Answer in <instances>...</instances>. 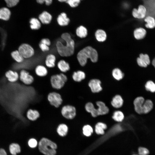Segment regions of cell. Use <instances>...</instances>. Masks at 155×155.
<instances>
[{
	"mask_svg": "<svg viewBox=\"0 0 155 155\" xmlns=\"http://www.w3.org/2000/svg\"><path fill=\"white\" fill-rule=\"evenodd\" d=\"M152 64L155 68V58L153 60L152 62Z\"/></svg>",
	"mask_w": 155,
	"mask_h": 155,
	"instance_id": "cell-49",
	"label": "cell"
},
{
	"mask_svg": "<svg viewBox=\"0 0 155 155\" xmlns=\"http://www.w3.org/2000/svg\"><path fill=\"white\" fill-rule=\"evenodd\" d=\"M67 80V76L63 73L53 75L50 80L51 86L56 90H60L63 88Z\"/></svg>",
	"mask_w": 155,
	"mask_h": 155,
	"instance_id": "cell-4",
	"label": "cell"
},
{
	"mask_svg": "<svg viewBox=\"0 0 155 155\" xmlns=\"http://www.w3.org/2000/svg\"><path fill=\"white\" fill-rule=\"evenodd\" d=\"M139 155H148L149 153V150L146 148L140 147L138 148Z\"/></svg>",
	"mask_w": 155,
	"mask_h": 155,
	"instance_id": "cell-42",
	"label": "cell"
},
{
	"mask_svg": "<svg viewBox=\"0 0 155 155\" xmlns=\"http://www.w3.org/2000/svg\"><path fill=\"white\" fill-rule=\"evenodd\" d=\"M106 125L102 122L97 123L95 125V131L98 134H103L104 133V130L107 128Z\"/></svg>",
	"mask_w": 155,
	"mask_h": 155,
	"instance_id": "cell-31",
	"label": "cell"
},
{
	"mask_svg": "<svg viewBox=\"0 0 155 155\" xmlns=\"http://www.w3.org/2000/svg\"><path fill=\"white\" fill-rule=\"evenodd\" d=\"M38 143L36 140L34 138L30 139L28 141V144L30 147L31 148H36L37 146Z\"/></svg>",
	"mask_w": 155,
	"mask_h": 155,
	"instance_id": "cell-40",
	"label": "cell"
},
{
	"mask_svg": "<svg viewBox=\"0 0 155 155\" xmlns=\"http://www.w3.org/2000/svg\"><path fill=\"white\" fill-rule=\"evenodd\" d=\"M147 9L145 6L143 5H139L138 8H134L133 10L132 14L133 17L138 19L144 18L146 16Z\"/></svg>",
	"mask_w": 155,
	"mask_h": 155,
	"instance_id": "cell-8",
	"label": "cell"
},
{
	"mask_svg": "<svg viewBox=\"0 0 155 155\" xmlns=\"http://www.w3.org/2000/svg\"><path fill=\"white\" fill-rule=\"evenodd\" d=\"M144 21L146 23L145 26L146 28L152 29L155 27V19L152 16H146Z\"/></svg>",
	"mask_w": 155,
	"mask_h": 155,
	"instance_id": "cell-24",
	"label": "cell"
},
{
	"mask_svg": "<svg viewBox=\"0 0 155 155\" xmlns=\"http://www.w3.org/2000/svg\"><path fill=\"white\" fill-rule=\"evenodd\" d=\"M47 99L50 104L56 108L59 107L63 102L61 94L55 92L49 93L47 96Z\"/></svg>",
	"mask_w": 155,
	"mask_h": 155,
	"instance_id": "cell-5",
	"label": "cell"
},
{
	"mask_svg": "<svg viewBox=\"0 0 155 155\" xmlns=\"http://www.w3.org/2000/svg\"><path fill=\"white\" fill-rule=\"evenodd\" d=\"M137 61L138 65L140 67H147L148 65L139 57H138L137 59Z\"/></svg>",
	"mask_w": 155,
	"mask_h": 155,
	"instance_id": "cell-43",
	"label": "cell"
},
{
	"mask_svg": "<svg viewBox=\"0 0 155 155\" xmlns=\"http://www.w3.org/2000/svg\"><path fill=\"white\" fill-rule=\"evenodd\" d=\"M85 77L86 75L84 72L80 70L74 71L72 75L73 80L77 82H81L85 78Z\"/></svg>",
	"mask_w": 155,
	"mask_h": 155,
	"instance_id": "cell-23",
	"label": "cell"
},
{
	"mask_svg": "<svg viewBox=\"0 0 155 155\" xmlns=\"http://www.w3.org/2000/svg\"><path fill=\"white\" fill-rule=\"evenodd\" d=\"M123 102V100L121 96L119 95H117L113 97L111 103L113 107L118 108L122 106Z\"/></svg>",
	"mask_w": 155,
	"mask_h": 155,
	"instance_id": "cell-19",
	"label": "cell"
},
{
	"mask_svg": "<svg viewBox=\"0 0 155 155\" xmlns=\"http://www.w3.org/2000/svg\"><path fill=\"white\" fill-rule=\"evenodd\" d=\"M30 27L32 30H38L41 27L40 22L38 19L35 18H31L30 20Z\"/></svg>",
	"mask_w": 155,
	"mask_h": 155,
	"instance_id": "cell-32",
	"label": "cell"
},
{
	"mask_svg": "<svg viewBox=\"0 0 155 155\" xmlns=\"http://www.w3.org/2000/svg\"><path fill=\"white\" fill-rule=\"evenodd\" d=\"M85 108L86 111L90 113L93 117H94L98 116L97 109L95 108L92 103H87L85 105Z\"/></svg>",
	"mask_w": 155,
	"mask_h": 155,
	"instance_id": "cell-20",
	"label": "cell"
},
{
	"mask_svg": "<svg viewBox=\"0 0 155 155\" xmlns=\"http://www.w3.org/2000/svg\"><path fill=\"white\" fill-rule=\"evenodd\" d=\"M89 58L92 62H96L98 59V54L96 51L90 46H87L81 50L77 55V59L80 65L84 66Z\"/></svg>",
	"mask_w": 155,
	"mask_h": 155,
	"instance_id": "cell-2",
	"label": "cell"
},
{
	"mask_svg": "<svg viewBox=\"0 0 155 155\" xmlns=\"http://www.w3.org/2000/svg\"><path fill=\"white\" fill-rule=\"evenodd\" d=\"M68 131L67 126L64 123L59 124L57 128V131L58 134L61 137H64L67 134Z\"/></svg>",
	"mask_w": 155,
	"mask_h": 155,
	"instance_id": "cell-21",
	"label": "cell"
},
{
	"mask_svg": "<svg viewBox=\"0 0 155 155\" xmlns=\"http://www.w3.org/2000/svg\"><path fill=\"white\" fill-rule=\"evenodd\" d=\"M18 51L24 58H29L34 54L33 48L29 44L24 43L19 47Z\"/></svg>",
	"mask_w": 155,
	"mask_h": 155,
	"instance_id": "cell-7",
	"label": "cell"
},
{
	"mask_svg": "<svg viewBox=\"0 0 155 155\" xmlns=\"http://www.w3.org/2000/svg\"><path fill=\"white\" fill-rule=\"evenodd\" d=\"M145 87L146 91L152 93L155 92V83L152 81L149 80L146 82Z\"/></svg>",
	"mask_w": 155,
	"mask_h": 155,
	"instance_id": "cell-34",
	"label": "cell"
},
{
	"mask_svg": "<svg viewBox=\"0 0 155 155\" xmlns=\"http://www.w3.org/2000/svg\"><path fill=\"white\" fill-rule=\"evenodd\" d=\"M57 67L59 69L63 72H66L69 71L70 69L69 64L63 60L60 61L58 62Z\"/></svg>",
	"mask_w": 155,
	"mask_h": 155,
	"instance_id": "cell-27",
	"label": "cell"
},
{
	"mask_svg": "<svg viewBox=\"0 0 155 155\" xmlns=\"http://www.w3.org/2000/svg\"><path fill=\"white\" fill-rule=\"evenodd\" d=\"M80 2V0H67L66 2L71 7H75L78 6Z\"/></svg>",
	"mask_w": 155,
	"mask_h": 155,
	"instance_id": "cell-39",
	"label": "cell"
},
{
	"mask_svg": "<svg viewBox=\"0 0 155 155\" xmlns=\"http://www.w3.org/2000/svg\"><path fill=\"white\" fill-rule=\"evenodd\" d=\"M145 100L142 96L136 97L133 101L134 108L135 111L137 114H143V105Z\"/></svg>",
	"mask_w": 155,
	"mask_h": 155,
	"instance_id": "cell-10",
	"label": "cell"
},
{
	"mask_svg": "<svg viewBox=\"0 0 155 155\" xmlns=\"http://www.w3.org/2000/svg\"><path fill=\"white\" fill-rule=\"evenodd\" d=\"M7 6L12 7L16 5L19 2L20 0H5Z\"/></svg>",
	"mask_w": 155,
	"mask_h": 155,
	"instance_id": "cell-41",
	"label": "cell"
},
{
	"mask_svg": "<svg viewBox=\"0 0 155 155\" xmlns=\"http://www.w3.org/2000/svg\"><path fill=\"white\" fill-rule=\"evenodd\" d=\"M40 116L39 111L36 110L29 109L26 113V117L30 120L34 121L37 120Z\"/></svg>",
	"mask_w": 155,
	"mask_h": 155,
	"instance_id": "cell-15",
	"label": "cell"
},
{
	"mask_svg": "<svg viewBox=\"0 0 155 155\" xmlns=\"http://www.w3.org/2000/svg\"><path fill=\"white\" fill-rule=\"evenodd\" d=\"M6 77L9 82L13 83L16 82L19 77L18 73L16 71L9 70L5 73Z\"/></svg>",
	"mask_w": 155,
	"mask_h": 155,
	"instance_id": "cell-16",
	"label": "cell"
},
{
	"mask_svg": "<svg viewBox=\"0 0 155 155\" xmlns=\"http://www.w3.org/2000/svg\"><path fill=\"white\" fill-rule=\"evenodd\" d=\"M56 57L52 54L48 55L46 57L45 63L46 65L49 68L54 67L55 65Z\"/></svg>",
	"mask_w": 155,
	"mask_h": 155,
	"instance_id": "cell-25",
	"label": "cell"
},
{
	"mask_svg": "<svg viewBox=\"0 0 155 155\" xmlns=\"http://www.w3.org/2000/svg\"><path fill=\"white\" fill-rule=\"evenodd\" d=\"M37 2L40 4H42L44 2V0H36Z\"/></svg>",
	"mask_w": 155,
	"mask_h": 155,
	"instance_id": "cell-48",
	"label": "cell"
},
{
	"mask_svg": "<svg viewBox=\"0 0 155 155\" xmlns=\"http://www.w3.org/2000/svg\"><path fill=\"white\" fill-rule=\"evenodd\" d=\"M154 106V103L152 100L148 99L145 100L143 105V114L149 113L153 109Z\"/></svg>",
	"mask_w": 155,
	"mask_h": 155,
	"instance_id": "cell-12",
	"label": "cell"
},
{
	"mask_svg": "<svg viewBox=\"0 0 155 155\" xmlns=\"http://www.w3.org/2000/svg\"><path fill=\"white\" fill-rule=\"evenodd\" d=\"M61 38L66 42V44L64 45L60 41H57L56 46L59 54L62 57H68L73 55L75 50V42L68 33L62 34Z\"/></svg>",
	"mask_w": 155,
	"mask_h": 155,
	"instance_id": "cell-1",
	"label": "cell"
},
{
	"mask_svg": "<svg viewBox=\"0 0 155 155\" xmlns=\"http://www.w3.org/2000/svg\"><path fill=\"white\" fill-rule=\"evenodd\" d=\"M38 18L42 24H48L51 21L52 16L49 13L45 11L39 15Z\"/></svg>",
	"mask_w": 155,
	"mask_h": 155,
	"instance_id": "cell-13",
	"label": "cell"
},
{
	"mask_svg": "<svg viewBox=\"0 0 155 155\" xmlns=\"http://www.w3.org/2000/svg\"><path fill=\"white\" fill-rule=\"evenodd\" d=\"M39 46L41 50L43 52L49 51V50L48 46L40 42Z\"/></svg>",
	"mask_w": 155,
	"mask_h": 155,
	"instance_id": "cell-44",
	"label": "cell"
},
{
	"mask_svg": "<svg viewBox=\"0 0 155 155\" xmlns=\"http://www.w3.org/2000/svg\"><path fill=\"white\" fill-rule=\"evenodd\" d=\"M112 75L114 78L117 80L122 79L124 77V74L119 68L114 69L112 71Z\"/></svg>",
	"mask_w": 155,
	"mask_h": 155,
	"instance_id": "cell-33",
	"label": "cell"
},
{
	"mask_svg": "<svg viewBox=\"0 0 155 155\" xmlns=\"http://www.w3.org/2000/svg\"><path fill=\"white\" fill-rule=\"evenodd\" d=\"M133 155H137V154H133Z\"/></svg>",
	"mask_w": 155,
	"mask_h": 155,
	"instance_id": "cell-51",
	"label": "cell"
},
{
	"mask_svg": "<svg viewBox=\"0 0 155 155\" xmlns=\"http://www.w3.org/2000/svg\"><path fill=\"white\" fill-rule=\"evenodd\" d=\"M146 34V30L142 28L135 29L134 31V36L137 40H141L144 38Z\"/></svg>",
	"mask_w": 155,
	"mask_h": 155,
	"instance_id": "cell-22",
	"label": "cell"
},
{
	"mask_svg": "<svg viewBox=\"0 0 155 155\" xmlns=\"http://www.w3.org/2000/svg\"><path fill=\"white\" fill-rule=\"evenodd\" d=\"M38 148L40 152L44 155H56L57 145L50 140L43 137L39 142Z\"/></svg>",
	"mask_w": 155,
	"mask_h": 155,
	"instance_id": "cell-3",
	"label": "cell"
},
{
	"mask_svg": "<svg viewBox=\"0 0 155 155\" xmlns=\"http://www.w3.org/2000/svg\"><path fill=\"white\" fill-rule=\"evenodd\" d=\"M96 104L98 107L97 110L98 115H105L108 112V108L103 102L98 101L96 102Z\"/></svg>",
	"mask_w": 155,
	"mask_h": 155,
	"instance_id": "cell-17",
	"label": "cell"
},
{
	"mask_svg": "<svg viewBox=\"0 0 155 155\" xmlns=\"http://www.w3.org/2000/svg\"><path fill=\"white\" fill-rule=\"evenodd\" d=\"M10 153L12 155H17L21 152V148L20 145L16 143L11 144L9 147Z\"/></svg>",
	"mask_w": 155,
	"mask_h": 155,
	"instance_id": "cell-18",
	"label": "cell"
},
{
	"mask_svg": "<svg viewBox=\"0 0 155 155\" xmlns=\"http://www.w3.org/2000/svg\"><path fill=\"white\" fill-rule=\"evenodd\" d=\"M61 113L62 116L65 118L69 120H72L76 116V109L73 106L65 105L62 107Z\"/></svg>",
	"mask_w": 155,
	"mask_h": 155,
	"instance_id": "cell-6",
	"label": "cell"
},
{
	"mask_svg": "<svg viewBox=\"0 0 155 155\" xmlns=\"http://www.w3.org/2000/svg\"><path fill=\"white\" fill-rule=\"evenodd\" d=\"M101 83V81L99 80L93 79L90 80L88 83V85L92 92L98 93L102 90Z\"/></svg>",
	"mask_w": 155,
	"mask_h": 155,
	"instance_id": "cell-11",
	"label": "cell"
},
{
	"mask_svg": "<svg viewBox=\"0 0 155 155\" xmlns=\"http://www.w3.org/2000/svg\"><path fill=\"white\" fill-rule=\"evenodd\" d=\"M48 46H50L51 44V42L49 39L48 38H44L42 39L40 42Z\"/></svg>",
	"mask_w": 155,
	"mask_h": 155,
	"instance_id": "cell-45",
	"label": "cell"
},
{
	"mask_svg": "<svg viewBox=\"0 0 155 155\" xmlns=\"http://www.w3.org/2000/svg\"><path fill=\"white\" fill-rule=\"evenodd\" d=\"M58 24L61 26H67L70 22L69 19L67 18V14L64 12L59 15L57 19Z\"/></svg>",
	"mask_w": 155,
	"mask_h": 155,
	"instance_id": "cell-14",
	"label": "cell"
},
{
	"mask_svg": "<svg viewBox=\"0 0 155 155\" xmlns=\"http://www.w3.org/2000/svg\"><path fill=\"white\" fill-rule=\"evenodd\" d=\"M124 117L123 113L119 111H115L112 116L113 119L115 121L118 122H121L123 120Z\"/></svg>",
	"mask_w": 155,
	"mask_h": 155,
	"instance_id": "cell-35",
	"label": "cell"
},
{
	"mask_svg": "<svg viewBox=\"0 0 155 155\" xmlns=\"http://www.w3.org/2000/svg\"><path fill=\"white\" fill-rule=\"evenodd\" d=\"M44 2L47 5H51L52 2V0H44Z\"/></svg>",
	"mask_w": 155,
	"mask_h": 155,
	"instance_id": "cell-47",
	"label": "cell"
},
{
	"mask_svg": "<svg viewBox=\"0 0 155 155\" xmlns=\"http://www.w3.org/2000/svg\"><path fill=\"white\" fill-rule=\"evenodd\" d=\"M11 15L10 10L6 7H3L0 9V19L4 20H7Z\"/></svg>",
	"mask_w": 155,
	"mask_h": 155,
	"instance_id": "cell-26",
	"label": "cell"
},
{
	"mask_svg": "<svg viewBox=\"0 0 155 155\" xmlns=\"http://www.w3.org/2000/svg\"><path fill=\"white\" fill-rule=\"evenodd\" d=\"M95 36L97 40L99 42L104 41L106 38V32L104 30L101 29H98L96 31Z\"/></svg>",
	"mask_w": 155,
	"mask_h": 155,
	"instance_id": "cell-29",
	"label": "cell"
},
{
	"mask_svg": "<svg viewBox=\"0 0 155 155\" xmlns=\"http://www.w3.org/2000/svg\"><path fill=\"white\" fill-rule=\"evenodd\" d=\"M82 130L83 134L86 136H90L93 131L92 127L88 125H84L83 127Z\"/></svg>",
	"mask_w": 155,
	"mask_h": 155,
	"instance_id": "cell-37",
	"label": "cell"
},
{
	"mask_svg": "<svg viewBox=\"0 0 155 155\" xmlns=\"http://www.w3.org/2000/svg\"><path fill=\"white\" fill-rule=\"evenodd\" d=\"M139 57L143 60L148 65L150 63V61L149 56L147 54H141L139 55Z\"/></svg>",
	"mask_w": 155,
	"mask_h": 155,
	"instance_id": "cell-38",
	"label": "cell"
},
{
	"mask_svg": "<svg viewBox=\"0 0 155 155\" xmlns=\"http://www.w3.org/2000/svg\"><path fill=\"white\" fill-rule=\"evenodd\" d=\"M20 80L24 84L29 85L32 84L34 81V78L26 71L22 70L20 73L19 77Z\"/></svg>",
	"mask_w": 155,
	"mask_h": 155,
	"instance_id": "cell-9",
	"label": "cell"
},
{
	"mask_svg": "<svg viewBox=\"0 0 155 155\" xmlns=\"http://www.w3.org/2000/svg\"><path fill=\"white\" fill-rule=\"evenodd\" d=\"M76 33L78 36L81 38H84L87 35L88 31L85 27L82 26H81L76 29Z\"/></svg>",
	"mask_w": 155,
	"mask_h": 155,
	"instance_id": "cell-30",
	"label": "cell"
},
{
	"mask_svg": "<svg viewBox=\"0 0 155 155\" xmlns=\"http://www.w3.org/2000/svg\"><path fill=\"white\" fill-rule=\"evenodd\" d=\"M11 55L12 58L18 62L21 63L24 60V58L17 50L12 52Z\"/></svg>",
	"mask_w": 155,
	"mask_h": 155,
	"instance_id": "cell-36",
	"label": "cell"
},
{
	"mask_svg": "<svg viewBox=\"0 0 155 155\" xmlns=\"http://www.w3.org/2000/svg\"><path fill=\"white\" fill-rule=\"evenodd\" d=\"M58 0L60 2H66L67 1V0Z\"/></svg>",
	"mask_w": 155,
	"mask_h": 155,
	"instance_id": "cell-50",
	"label": "cell"
},
{
	"mask_svg": "<svg viewBox=\"0 0 155 155\" xmlns=\"http://www.w3.org/2000/svg\"><path fill=\"white\" fill-rule=\"evenodd\" d=\"M35 72L37 75L41 77L46 76L48 73L46 68L44 66L42 65L37 66L35 69Z\"/></svg>",
	"mask_w": 155,
	"mask_h": 155,
	"instance_id": "cell-28",
	"label": "cell"
},
{
	"mask_svg": "<svg viewBox=\"0 0 155 155\" xmlns=\"http://www.w3.org/2000/svg\"><path fill=\"white\" fill-rule=\"evenodd\" d=\"M0 155H7L6 151L4 148H0Z\"/></svg>",
	"mask_w": 155,
	"mask_h": 155,
	"instance_id": "cell-46",
	"label": "cell"
}]
</instances>
